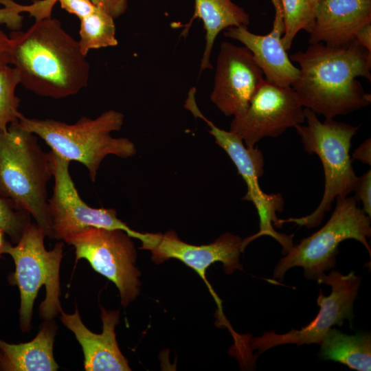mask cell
Instances as JSON below:
<instances>
[{
	"instance_id": "obj_1",
	"label": "cell",
	"mask_w": 371,
	"mask_h": 371,
	"mask_svg": "<svg viewBox=\"0 0 371 371\" xmlns=\"http://www.w3.org/2000/svg\"><path fill=\"white\" fill-rule=\"evenodd\" d=\"M289 58L299 65L291 87L304 108L331 119L370 104V93L356 78L371 80V52L357 42L344 47L310 44Z\"/></svg>"
},
{
	"instance_id": "obj_2",
	"label": "cell",
	"mask_w": 371,
	"mask_h": 371,
	"mask_svg": "<svg viewBox=\"0 0 371 371\" xmlns=\"http://www.w3.org/2000/svg\"><path fill=\"white\" fill-rule=\"evenodd\" d=\"M10 64L20 84L40 96L60 99L88 85L90 67L74 39L59 20L35 21L25 32L12 31Z\"/></svg>"
},
{
	"instance_id": "obj_3",
	"label": "cell",
	"mask_w": 371,
	"mask_h": 371,
	"mask_svg": "<svg viewBox=\"0 0 371 371\" xmlns=\"http://www.w3.org/2000/svg\"><path fill=\"white\" fill-rule=\"evenodd\" d=\"M53 172L52 151L45 152L35 134L17 122L0 131V195L27 212L49 238L47 184Z\"/></svg>"
},
{
	"instance_id": "obj_4",
	"label": "cell",
	"mask_w": 371,
	"mask_h": 371,
	"mask_svg": "<svg viewBox=\"0 0 371 371\" xmlns=\"http://www.w3.org/2000/svg\"><path fill=\"white\" fill-rule=\"evenodd\" d=\"M124 115L109 110L91 119L82 117L73 124L53 119L30 118L21 115L17 124L43 139L56 154L83 164L94 182L104 157L113 155L126 159L136 154V148L126 137L115 138L113 131H120Z\"/></svg>"
},
{
	"instance_id": "obj_5",
	"label": "cell",
	"mask_w": 371,
	"mask_h": 371,
	"mask_svg": "<svg viewBox=\"0 0 371 371\" xmlns=\"http://www.w3.org/2000/svg\"><path fill=\"white\" fill-rule=\"evenodd\" d=\"M306 125L295 128L300 136L305 151L316 154L322 164L324 174V190L317 208L301 218L280 219L282 225L294 223L307 228L321 224L326 213L331 209L334 201L348 196L355 192L358 177L352 167L350 155L351 141L359 126L339 122L331 119L321 122L317 115L304 108Z\"/></svg>"
},
{
	"instance_id": "obj_6",
	"label": "cell",
	"mask_w": 371,
	"mask_h": 371,
	"mask_svg": "<svg viewBox=\"0 0 371 371\" xmlns=\"http://www.w3.org/2000/svg\"><path fill=\"white\" fill-rule=\"evenodd\" d=\"M45 234L36 223H30L16 245L5 241L0 255L11 256L15 263L12 282L20 291L19 319L21 328L28 331L31 327L33 304L38 290L45 286L46 297L40 305V315L52 319L62 308L59 300V269L63 258V243H57L47 251Z\"/></svg>"
},
{
	"instance_id": "obj_7",
	"label": "cell",
	"mask_w": 371,
	"mask_h": 371,
	"mask_svg": "<svg viewBox=\"0 0 371 371\" xmlns=\"http://www.w3.org/2000/svg\"><path fill=\"white\" fill-rule=\"evenodd\" d=\"M354 197L336 199L331 216L320 229L290 248L273 270V278L282 281L285 273L301 267L308 280L318 281L336 265L339 244L346 239L360 242L371 255L368 238L371 236L370 217L357 205Z\"/></svg>"
},
{
	"instance_id": "obj_8",
	"label": "cell",
	"mask_w": 371,
	"mask_h": 371,
	"mask_svg": "<svg viewBox=\"0 0 371 371\" xmlns=\"http://www.w3.org/2000/svg\"><path fill=\"white\" fill-rule=\"evenodd\" d=\"M75 248L76 260L86 259L92 268L117 287L121 304L126 306L139 292L140 272L131 237L120 229L88 227L63 239Z\"/></svg>"
},
{
	"instance_id": "obj_9",
	"label": "cell",
	"mask_w": 371,
	"mask_h": 371,
	"mask_svg": "<svg viewBox=\"0 0 371 371\" xmlns=\"http://www.w3.org/2000/svg\"><path fill=\"white\" fill-rule=\"evenodd\" d=\"M202 120L210 127L209 132L216 143L228 155L246 183L247 193L242 200L251 201L258 212L260 229L254 235L243 240V249L253 240L262 236H269L281 245L285 255L293 246V234L278 233L273 227V225L278 228L282 226L276 213L283 210L284 199L280 193L266 194L260 187L258 179L265 173L262 152L258 148L247 147L236 133L218 128L205 116Z\"/></svg>"
},
{
	"instance_id": "obj_10",
	"label": "cell",
	"mask_w": 371,
	"mask_h": 371,
	"mask_svg": "<svg viewBox=\"0 0 371 371\" xmlns=\"http://www.w3.org/2000/svg\"><path fill=\"white\" fill-rule=\"evenodd\" d=\"M52 153L54 186L53 194L48 199L52 238L63 240L69 234L93 227L122 230L131 238L139 240L141 247L149 243L153 233H141L131 229L117 217L113 208H94L82 201L69 173L71 161L54 151Z\"/></svg>"
},
{
	"instance_id": "obj_11",
	"label": "cell",
	"mask_w": 371,
	"mask_h": 371,
	"mask_svg": "<svg viewBox=\"0 0 371 371\" xmlns=\"http://www.w3.org/2000/svg\"><path fill=\"white\" fill-rule=\"evenodd\" d=\"M361 277L353 271L344 275L332 270L328 275L324 274L318 281L331 286V293L324 296L320 290L317 302L320 306L316 317L300 330L291 329L285 334H277L274 331L265 332L260 337H254L248 341L245 352L258 350L259 354L279 345L295 344H320L327 332L333 326H341L345 319L352 322L353 304L361 284Z\"/></svg>"
},
{
	"instance_id": "obj_12",
	"label": "cell",
	"mask_w": 371,
	"mask_h": 371,
	"mask_svg": "<svg viewBox=\"0 0 371 371\" xmlns=\"http://www.w3.org/2000/svg\"><path fill=\"white\" fill-rule=\"evenodd\" d=\"M304 108L292 87H280L265 80L246 111L234 117L229 131L238 134L247 147L262 139L276 137L305 121Z\"/></svg>"
},
{
	"instance_id": "obj_13",
	"label": "cell",
	"mask_w": 371,
	"mask_h": 371,
	"mask_svg": "<svg viewBox=\"0 0 371 371\" xmlns=\"http://www.w3.org/2000/svg\"><path fill=\"white\" fill-rule=\"evenodd\" d=\"M264 80L261 69L246 47L221 43L210 100L225 115H242Z\"/></svg>"
},
{
	"instance_id": "obj_14",
	"label": "cell",
	"mask_w": 371,
	"mask_h": 371,
	"mask_svg": "<svg viewBox=\"0 0 371 371\" xmlns=\"http://www.w3.org/2000/svg\"><path fill=\"white\" fill-rule=\"evenodd\" d=\"M148 250L152 253V260L157 264L175 258L195 271L214 298L219 318H224L221 301L207 280L205 273L207 268L216 262H222L227 274L232 273L236 269L243 270L239 261L240 254L243 251V239L240 236L226 232L208 245H194L181 240L174 231H168L164 234L157 233Z\"/></svg>"
},
{
	"instance_id": "obj_15",
	"label": "cell",
	"mask_w": 371,
	"mask_h": 371,
	"mask_svg": "<svg viewBox=\"0 0 371 371\" xmlns=\"http://www.w3.org/2000/svg\"><path fill=\"white\" fill-rule=\"evenodd\" d=\"M271 1L275 18L269 33L256 34L247 26L240 25L226 29L224 36L238 41L251 53L266 81L280 87H291L300 70L292 63L282 43L284 27L280 0Z\"/></svg>"
},
{
	"instance_id": "obj_16",
	"label": "cell",
	"mask_w": 371,
	"mask_h": 371,
	"mask_svg": "<svg viewBox=\"0 0 371 371\" xmlns=\"http://www.w3.org/2000/svg\"><path fill=\"white\" fill-rule=\"evenodd\" d=\"M371 23V0H320L308 43L344 47L355 41L357 32Z\"/></svg>"
},
{
	"instance_id": "obj_17",
	"label": "cell",
	"mask_w": 371,
	"mask_h": 371,
	"mask_svg": "<svg viewBox=\"0 0 371 371\" xmlns=\"http://www.w3.org/2000/svg\"><path fill=\"white\" fill-rule=\"evenodd\" d=\"M60 320L71 330L81 345L86 371H130L128 361L122 354L115 333L119 322V311H107L101 308L102 333L95 334L82 323L78 309L73 314L60 311Z\"/></svg>"
},
{
	"instance_id": "obj_18",
	"label": "cell",
	"mask_w": 371,
	"mask_h": 371,
	"mask_svg": "<svg viewBox=\"0 0 371 371\" xmlns=\"http://www.w3.org/2000/svg\"><path fill=\"white\" fill-rule=\"evenodd\" d=\"M56 326L45 319L35 338L27 343L11 344L0 339V370L8 371H55L58 366L53 355Z\"/></svg>"
},
{
	"instance_id": "obj_19",
	"label": "cell",
	"mask_w": 371,
	"mask_h": 371,
	"mask_svg": "<svg viewBox=\"0 0 371 371\" xmlns=\"http://www.w3.org/2000/svg\"><path fill=\"white\" fill-rule=\"evenodd\" d=\"M199 18L205 30V45L201 60L200 73L212 69L210 56L218 34L229 27L247 26L249 14L232 0H194V14L190 22L184 25L181 35L186 36L192 21Z\"/></svg>"
},
{
	"instance_id": "obj_20",
	"label": "cell",
	"mask_w": 371,
	"mask_h": 371,
	"mask_svg": "<svg viewBox=\"0 0 371 371\" xmlns=\"http://www.w3.org/2000/svg\"><path fill=\"white\" fill-rule=\"evenodd\" d=\"M319 356L357 371L371 370V336L368 333L353 335L331 328L323 338Z\"/></svg>"
},
{
	"instance_id": "obj_21",
	"label": "cell",
	"mask_w": 371,
	"mask_h": 371,
	"mask_svg": "<svg viewBox=\"0 0 371 371\" xmlns=\"http://www.w3.org/2000/svg\"><path fill=\"white\" fill-rule=\"evenodd\" d=\"M80 19V45L82 53L87 56L93 49L114 47L118 44L115 37L114 19L97 7L93 12Z\"/></svg>"
},
{
	"instance_id": "obj_22",
	"label": "cell",
	"mask_w": 371,
	"mask_h": 371,
	"mask_svg": "<svg viewBox=\"0 0 371 371\" xmlns=\"http://www.w3.org/2000/svg\"><path fill=\"white\" fill-rule=\"evenodd\" d=\"M284 21L282 43L291 49L293 39L301 30L311 31L317 3L315 0H280Z\"/></svg>"
},
{
	"instance_id": "obj_23",
	"label": "cell",
	"mask_w": 371,
	"mask_h": 371,
	"mask_svg": "<svg viewBox=\"0 0 371 371\" xmlns=\"http://www.w3.org/2000/svg\"><path fill=\"white\" fill-rule=\"evenodd\" d=\"M20 84L17 70L10 65L0 70V131L19 121L22 113L19 111L21 100L15 94Z\"/></svg>"
},
{
	"instance_id": "obj_24",
	"label": "cell",
	"mask_w": 371,
	"mask_h": 371,
	"mask_svg": "<svg viewBox=\"0 0 371 371\" xmlns=\"http://www.w3.org/2000/svg\"><path fill=\"white\" fill-rule=\"evenodd\" d=\"M31 215L0 195V230L17 243L30 222Z\"/></svg>"
},
{
	"instance_id": "obj_25",
	"label": "cell",
	"mask_w": 371,
	"mask_h": 371,
	"mask_svg": "<svg viewBox=\"0 0 371 371\" xmlns=\"http://www.w3.org/2000/svg\"><path fill=\"white\" fill-rule=\"evenodd\" d=\"M96 6L109 14L114 19L123 14L128 0H91ZM32 9L37 19L52 16V11L58 0H34Z\"/></svg>"
},
{
	"instance_id": "obj_26",
	"label": "cell",
	"mask_w": 371,
	"mask_h": 371,
	"mask_svg": "<svg viewBox=\"0 0 371 371\" xmlns=\"http://www.w3.org/2000/svg\"><path fill=\"white\" fill-rule=\"evenodd\" d=\"M355 192L357 201H361V208L368 216H371V170L358 177Z\"/></svg>"
},
{
	"instance_id": "obj_27",
	"label": "cell",
	"mask_w": 371,
	"mask_h": 371,
	"mask_svg": "<svg viewBox=\"0 0 371 371\" xmlns=\"http://www.w3.org/2000/svg\"><path fill=\"white\" fill-rule=\"evenodd\" d=\"M63 9L80 19L95 10L96 6L91 0H58Z\"/></svg>"
},
{
	"instance_id": "obj_28",
	"label": "cell",
	"mask_w": 371,
	"mask_h": 371,
	"mask_svg": "<svg viewBox=\"0 0 371 371\" xmlns=\"http://www.w3.org/2000/svg\"><path fill=\"white\" fill-rule=\"evenodd\" d=\"M11 52V38L0 29V70L10 64Z\"/></svg>"
},
{
	"instance_id": "obj_29",
	"label": "cell",
	"mask_w": 371,
	"mask_h": 371,
	"mask_svg": "<svg viewBox=\"0 0 371 371\" xmlns=\"http://www.w3.org/2000/svg\"><path fill=\"white\" fill-rule=\"evenodd\" d=\"M351 158L352 160H358L363 164L371 165V139L370 137L354 150Z\"/></svg>"
},
{
	"instance_id": "obj_30",
	"label": "cell",
	"mask_w": 371,
	"mask_h": 371,
	"mask_svg": "<svg viewBox=\"0 0 371 371\" xmlns=\"http://www.w3.org/2000/svg\"><path fill=\"white\" fill-rule=\"evenodd\" d=\"M355 42L371 52V23L365 25L357 32Z\"/></svg>"
},
{
	"instance_id": "obj_31",
	"label": "cell",
	"mask_w": 371,
	"mask_h": 371,
	"mask_svg": "<svg viewBox=\"0 0 371 371\" xmlns=\"http://www.w3.org/2000/svg\"><path fill=\"white\" fill-rule=\"evenodd\" d=\"M3 234L4 233L0 230V251L3 246V244L5 243V240H3Z\"/></svg>"
},
{
	"instance_id": "obj_32",
	"label": "cell",
	"mask_w": 371,
	"mask_h": 371,
	"mask_svg": "<svg viewBox=\"0 0 371 371\" xmlns=\"http://www.w3.org/2000/svg\"><path fill=\"white\" fill-rule=\"evenodd\" d=\"M316 2L318 3V2L320 1V0H315Z\"/></svg>"
}]
</instances>
